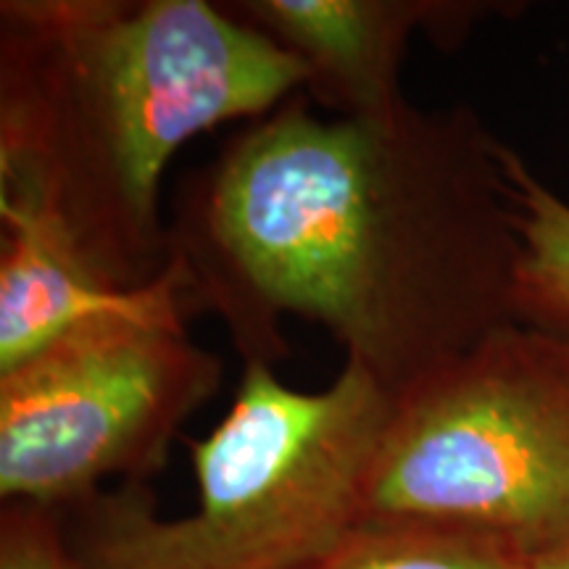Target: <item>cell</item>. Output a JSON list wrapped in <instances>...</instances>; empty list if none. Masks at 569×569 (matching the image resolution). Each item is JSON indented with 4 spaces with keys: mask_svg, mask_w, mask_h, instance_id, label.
Instances as JSON below:
<instances>
[{
    "mask_svg": "<svg viewBox=\"0 0 569 569\" xmlns=\"http://www.w3.org/2000/svg\"><path fill=\"white\" fill-rule=\"evenodd\" d=\"M0 569H84L61 511L11 501L0 511Z\"/></svg>",
    "mask_w": 569,
    "mask_h": 569,
    "instance_id": "cell-10",
    "label": "cell"
},
{
    "mask_svg": "<svg viewBox=\"0 0 569 569\" xmlns=\"http://www.w3.org/2000/svg\"><path fill=\"white\" fill-rule=\"evenodd\" d=\"M303 569H536L528 561L453 532L359 522Z\"/></svg>",
    "mask_w": 569,
    "mask_h": 569,
    "instance_id": "cell-9",
    "label": "cell"
},
{
    "mask_svg": "<svg viewBox=\"0 0 569 569\" xmlns=\"http://www.w3.org/2000/svg\"><path fill=\"white\" fill-rule=\"evenodd\" d=\"M224 380L188 317L92 322L0 372V498L63 511L146 482Z\"/></svg>",
    "mask_w": 569,
    "mask_h": 569,
    "instance_id": "cell-5",
    "label": "cell"
},
{
    "mask_svg": "<svg viewBox=\"0 0 569 569\" xmlns=\"http://www.w3.org/2000/svg\"><path fill=\"white\" fill-rule=\"evenodd\" d=\"M361 522L569 557V336L517 319L393 398Z\"/></svg>",
    "mask_w": 569,
    "mask_h": 569,
    "instance_id": "cell-4",
    "label": "cell"
},
{
    "mask_svg": "<svg viewBox=\"0 0 569 569\" xmlns=\"http://www.w3.org/2000/svg\"><path fill=\"white\" fill-rule=\"evenodd\" d=\"M232 17L303 67V96L330 117H380L409 101L401 63L425 34L457 48L486 21L515 17L501 0H227Z\"/></svg>",
    "mask_w": 569,
    "mask_h": 569,
    "instance_id": "cell-6",
    "label": "cell"
},
{
    "mask_svg": "<svg viewBox=\"0 0 569 569\" xmlns=\"http://www.w3.org/2000/svg\"><path fill=\"white\" fill-rule=\"evenodd\" d=\"M303 67L211 0L0 3V211L117 288L169 264V163L303 92Z\"/></svg>",
    "mask_w": 569,
    "mask_h": 569,
    "instance_id": "cell-2",
    "label": "cell"
},
{
    "mask_svg": "<svg viewBox=\"0 0 569 569\" xmlns=\"http://www.w3.org/2000/svg\"><path fill=\"white\" fill-rule=\"evenodd\" d=\"M536 569H569V557H561L557 561H549V565H540Z\"/></svg>",
    "mask_w": 569,
    "mask_h": 569,
    "instance_id": "cell-11",
    "label": "cell"
},
{
    "mask_svg": "<svg viewBox=\"0 0 569 569\" xmlns=\"http://www.w3.org/2000/svg\"><path fill=\"white\" fill-rule=\"evenodd\" d=\"M503 146L467 103L346 119L298 92L177 184L188 317L219 319L243 367L269 369L290 359L282 325L315 322L407 393L519 319Z\"/></svg>",
    "mask_w": 569,
    "mask_h": 569,
    "instance_id": "cell-1",
    "label": "cell"
},
{
    "mask_svg": "<svg viewBox=\"0 0 569 569\" xmlns=\"http://www.w3.org/2000/svg\"><path fill=\"white\" fill-rule=\"evenodd\" d=\"M0 372L103 319L188 317L182 272L172 259L153 282L117 288L51 243L21 213L0 211Z\"/></svg>",
    "mask_w": 569,
    "mask_h": 569,
    "instance_id": "cell-7",
    "label": "cell"
},
{
    "mask_svg": "<svg viewBox=\"0 0 569 569\" xmlns=\"http://www.w3.org/2000/svg\"><path fill=\"white\" fill-rule=\"evenodd\" d=\"M393 398L353 361L322 390L243 367L230 409L190 446L196 509L161 517L146 482L63 509L84 569H303L361 522Z\"/></svg>",
    "mask_w": 569,
    "mask_h": 569,
    "instance_id": "cell-3",
    "label": "cell"
},
{
    "mask_svg": "<svg viewBox=\"0 0 569 569\" xmlns=\"http://www.w3.org/2000/svg\"><path fill=\"white\" fill-rule=\"evenodd\" d=\"M503 167L522 243L517 315L522 322L569 336V201L509 142Z\"/></svg>",
    "mask_w": 569,
    "mask_h": 569,
    "instance_id": "cell-8",
    "label": "cell"
}]
</instances>
